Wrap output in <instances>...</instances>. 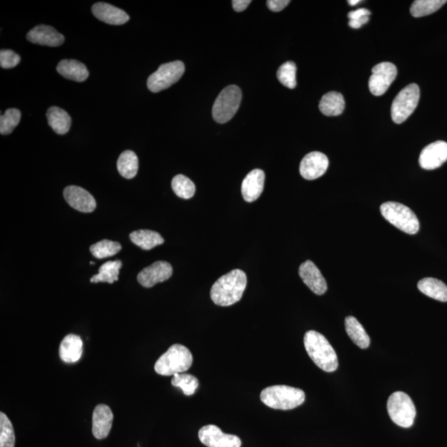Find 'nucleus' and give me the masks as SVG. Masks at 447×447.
I'll return each mask as SVG.
<instances>
[{
  "label": "nucleus",
  "instance_id": "7",
  "mask_svg": "<svg viewBox=\"0 0 447 447\" xmlns=\"http://www.w3.org/2000/svg\"><path fill=\"white\" fill-rule=\"evenodd\" d=\"M241 100L242 92L239 86L226 87L215 101L212 109L214 120L219 124L227 123L238 111Z\"/></svg>",
  "mask_w": 447,
  "mask_h": 447
},
{
  "label": "nucleus",
  "instance_id": "23",
  "mask_svg": "<svg viewBox=\"0 0 447 447\" xmlns=\"http://www.w3.org/2000/svg\"><path fill=\"white\" fill-rule=\"evenodd\" d=\"M417 288L426 296L442 302H447V286L437 278H423L417 284Z\"/></svg>",
  "mask_w": 447,
  "mask_h": 447
},
{
  "label": "nucleus",
  "instance_id": "3",
  "mask_svg": "<svg viewBox=\"0 0 447 447\" xmlns=\"http://www.w3.org/2000/svg\"><path fill=\"white\" fill-rule=\"evenodd\" d=\"M305 399V393L302 390L286 385L270 386L260 394L263 403L278 410H291L301 406Z\"/></svg>",
  "mask_w": 447,
  "mask_h": 447
},
{
  "label": "nucleus",
  "instance_id": "21",
  "mask_svg": "<svg viewBox=\"0 0 447 447\" xmlns=\"http://www.w3.org/2000/svg\"><path fill=\"white\" fill-rule=\"evenodd\" d=\"M82 353L83 341L81 337L74 334L67 335L59 348L61 360L67 364L77 362L82 358Z\"/></svg>",
  "mask_w": 447,
  "mask_h": 447
},
{
  "label": "nucleus",
  "instance_id": "12",
  "mask_svg": "<svg viewBox=\"0 0 447 447\" xmlns=\"http://www.w3.org/2000/svg\"><path fill=\"white\" fill-rule=\"evenodd\" d=\"M172 275V265L165 261H158L138 273V282L145 288L149 289L159 282L170 280Z\"/></svg>",
  "mask_w": 447,
  "mask_h": 447
},
{
  "label": "nucleus",
  "instance_id": "9",
  "mask_svg": "<svg viewBox=\"0 0 447 447\" xmlns=\"http://www.w3.org/2000/svg\"><path fill=\"white\" fill-rule=\"evenodd\" d=\"M185 73L184 63L175 61L165 63L147 79V88L154 93L167 89L178 82Z\"/></svg>",
  "mask_w": 447,
  "mask_h": 447
},
{
  "label": "nucleus",
  "instance_id": "8",
  "mask_svg": "<svg viewBox=\"0 0 447 447\" xmlns=\"http://www.w3.org/2000/svg\"><path fill=\"white\" fill-rule=\"evenodd\" d=\"M420 89L417 84L403 88L395 97L391 107V116L394 123L402 124L412 115L419 104Z\"/></svg>",
  "mask_w": 447,
  "mask_h": 447
},
{
  "label": "nucleus",
  "instance_id": "36",
  "mask_svg": "<svg viewBox=\"0 0 447 447\" xmlns=\"http://www.w3.org/2000/svg\"><path fill=\"white\" fill-rule=\"evenodd\" d=\"M21 112L17 109H8L0 117V134H10L19 124Z\"/></svg>",
  "mask_w": 447,
  "mask_h": 447
},
{
  "label": "nucleus",
  "instance_id": "37",
  "mask_svg": "<svg viewBox=\"0 0 447 447\" xmlns=\"http://www.w3.org/2000/svg\"><path fill=\"white\" fill-rule=\"evenodd\" d=\"M370 11L366 8H358L355 11L349 12L348 18L349 19V26L358 29L369 22Z\"/></svg>",
  "mask_w": 447,
  "mask_h": 447
},
{
  "label": "nucleus",
  "instance_id": "26",
  "mask_svg": "<svg viewBox=\"0 0 447 447\" xmlns=\"http://www.w3.org/2000/svg\"><path fill=\"white\" fill-rule=\"evenodd\" d=\"M345 330L354 343L361 349H367L370 345V338L367 334L365 328L358 322V320L349 316L345 318Z\"/></svg>",
  "mask_w": 447,
  "mask_h": 447
},
{
  "label": "nucleus",
  "instance_id": "1",
  "mask_svg": "<svg viewBox=\"0 0 447 447\" xmlns=\"http://www.w3.org/2000/svg\"><path fill=\"white\" fill-rule=\"evenodd\" d=\"M246 286V273L240 269H234L215 282L210 290V298L218 306H232L242 298Z\"/></svg>",
  "mask_w": 447,
  "mask_h": 447
},
{
  "label": "nucleus",
  "instance_id": "10",
  "mask_svg": "<svg viewBox=\"0 0 447 447\" xmlns=\"http://www.w3.org/2000/svg\"><path fill=\"white\" fill-rule=\"evenodd\" d=\"M397 67L391 62H381L372 69L370 78V91L375 96H381L397 77Z\"/></svg>",
  "mask_w": 447,
  "mask_h": 447
},
{
  "label": "nucleus",
  "instance_id": "38",
  "mask_svg": "<svg viewBox=\"0 0 447 447\" xmlns=\"http://www.w3.org/2000/svg\"><path fill=\"white\" fill-rule=\"evenodd\" d=\"M18 54L12 50H1L0 52V66L3 69H14L20 62Z\"/></svg>",
  "mask_w": 447,
  "mask_h": 447
},
{
  "label": "nucleus",
  "instance_id": "41",
  "mask_svg": "<svg viewBox=\"0 0 447 447\" xmlns=\"http://www.w3.org/2000/svg\"><path fill=\"white\" fill-rule=\"evenodd\" d=\"M348 3H349V6H355L358 3H361V1H360V0H349V1H348Z\"/></svg>",
  "mask_w": 447,
  "mask_h": 447
},
{
  "label": "nucleus",
  "instance_id": "20",
  "mask_svg": "<svg viewBox=\"0 0 447 447\" xmlns=\"http://www.w3.org/2000/svg\"><path fill=\"white\" fill-rule=\"evenodd\" d=\"M265 174L261 170H254L244 179L241 192L244 201H255L264 191Z\"/></svg>",
  "mask_w": 447,
  "mask_h": 447
},
{
  "label": "nucleus",
  "instance_id": "11",
  "mask_svg": "<svg viewBox=\"0 0 447 447\" xmlns=\"http://www.w3.org/2000/svg\"><path fill=\"white\" fill-rule=\"evenodd\" d=\"M198 437L208 447H240L241 440L237 436L224 433L216 425H206L200 429Z\"/></svg>",
  "mask_w": 447,
  "mask_h": 447
},
{
  "label": "nucleus",
  "instance_id": "13",
  "mask_svg": "<svg viewBox=\"0 0 447 447\" xmlns=\"http://www.w3.org/2000/svg\"><path fill=\"white\" fill-rule=\"evenodd\" d=\"M329 160L326 155L320 152H311L307 154L300 164V174L303 179L315 180L326 174Z\"/></svg>",
  "mask_w": 447,
  "mask_h": 447
},
{
  "label": "nucleus",
  "instance_id": "22",
  "mask_svg": "<svg viewBox=\"0 0 447 447\" xmlns=\"http://www.w3.org/2000/svg\"><path fill=\"white\" fill-rule=\"evenodd\" d=\"M57 70L63 77L77 82H85L89 77L86 66L77 60H62L59 62Z\"/></svg>",
  "mask_w": 447,
  "mask_h": 447
},
{
  "label": "nucleus",
  "instance_id": "25",
  "mask_svg": "<svg viewBox=\"0 0 447 447\" xmlns=\"http://www.w3.org/2000/svg\"><path fill=\"white\" fill-rule=\"evenodd\" d=\"M129 239L134 244L145 250H150L164 243L161 235L158 232L149 230L134 231L129 235Z\"/></svg>",
  "mask_w": 447,
  "mask_h": 447
},
{
  "label": "nucleus",
  "instance_id": "4",
  "mask_svg": "<svg viewBox=\"0 0 447 447\" xmlns=\"http://www.w3.org/2000/svg\"><path fill=\"white\" fill-rule=\"evenodd\" d=\"M192 362L191 352L183 345L175 344L160 356L155 363L154 370L156 373L163 376H174L191 368Z\"/></svg>",
  "mask_w": 447,
  "mask_h": 447
},
{
  "label": "nucleus",
  "instance_id": "18",
  "mask_svg": "<svg viewBox=\"0 0 447 447\" xmlns=\"http://www.w3.org/2000/svg\"><path fill=\"white\" fill-rule=\"evenodd\" d=\"M27 39L33 44L49 46H61L65 41L64 36L46 25H39L33 28L28 32Z\"/></svg>",
  "mask_w": 447,
  "mask_h": 447
},
{
  "label": "nucleus",
  "instance_id": "40",
  "mask_svg": "<svg viewBox=\"0 0 447 447\" xmlns=\"http://www.w3.org/2000/svg\"><path fill=\"white\" fill-rule=\"evenodd\" d=\"M250 3V0H234V1H232V6H233L234 10L236 12L246 10Z\"/></svg>",
  "mask_w": 447,
  "mask_h": 447
},
{
  "label": "nucleus",
  "instance_id": "16",
  "mask_svg": "<svg viewBox=\"0 0 447 447\" xmlns=\"http://www.w3.org/2000/svg\"><path fill=\"white\" fill-rule=\"evenodd\" d=\"M113 415L111 408L105 404H99L92 415V433L96 439H104L111 432Z\"/></svg>",
  "mask_w": 447,
  "mask_h": 447
},
{
  "label": "nucleus",
  "instance_id": "2",
  "mask_svg": "<svg viewBox=\"0 0 447 447\" xmlns=\"http://www.w3.org/2000/svg\"><path fill=\"white\" fill-rule=\"evenodd\" d=\"M304 345L311 361L320 370L331 373L338 368V358L334 348L320 333L307 331L304 336Z\"/></svg>",
  "mask_w": 447,
  "mask_h": 447
},
{
  "label": "nucleus",
  "instance_id": "31",
  "mask_svg": "<svg viewBox=\"0 0 447 447\" xmlns=\"http://www.w3.org/2000/svg\"><path fill=\"white\" fill-rule=\"evenodd\" d=\"M121 248L122 246L119 242L103 239L98 243L93 244L90 248V251L95 258L102 259L116 255L121 250Z\"/></svg>",
  "mask_w": 447,
  "mask_h": 447
},
{
  "label": "nucleus",
  "instance_id": "35",
  "mask_svg": "<svg viewBox=\"0 0 447 447\" xmlns=\"http://www.w3.org/2000/svg\"><path fill=\"white\" fill-rule=\"evenodd\" d=\"M14 427L6 414L0 412V447H15Z\"/></svg>",
  "mask_w": 447,
  "mask_h": 447
},
{
  "label": "nucleus",
  "instance_id": "29",
  "mask_svg": "<svg viewBox=\"0 0 447 447\" xmlns=\"http://www.w3.org/2000/svg\"><path fill=\"white\" fill-rule=\"evenodd\" d=\"M121 268L122 262L120 260L109 261V262L101 265L99 268V273L91 278V282L97 284V282H103L112 284L119 280V273Z\"/></svg>",
  "mask_w": 447,
  "mask_h": 447
},
{
  "label": "nucleus",
  "instance_id": "19",
  "mask_svg": "<svg viewBox=\"0 0 447 447\" xmlns=\"http://www.w3.org/2000/svg\"><path fill=\"white\" fill-rule=\"evenodd\" d=\"M92 12L97 19L108 24L122 25L129 20L127 12L107 3H95L92 6Z\"/></svg>",
  "mask_w": 447,
  "mask_h": 447
},
{
  "label": "nucleus",
  "instance_id": "34",
  "mask_svg": "<svg viewBox=\"0 0 447 447\" xmlns=\"http://www.w3.org/2000/svg\"><path fill=\"white\" fill-rule=\"evenodd\" d=\"M172 385L180 387L185 396H192L196 393L199 381L192 374H176L172 379Z\"/></svg>",
  "mask_w": 447,
  "mask_h": 447
},
{
  "label": "nucleus",
  "instance_id": "17",
  "mask_svg": "<svg viewBox=\"0 0 447 447\" xmlns=\"http://www.w3.org/2000/svg\"><path fill=\"white\" fill-rule=\"evenodd\" d=\"M299 275L303 282L316 295H323L327 292V284L322 273L314 263L310 260L301 264Z\"/></svg>",
  "mask_w": 447,
  "mask_h": 447
},
{
  "label": "nucleus",
  "instance_id": "6",
  "mask_svg": "<svg viewBox=\"0 0 447 447\" xmlns=\"http://www.w3.org/2000/svg\"><path fill=\"white\" fill-rule=\"evenodd\" d=\"M387 412L395 424L404 428H411L416 417V408L412 400L403 392H395L387 403Z\"/></svg>",
  "mask_w": 447,
  "mask_h": 447
},
{
  "label": "nucleus",
  "instance_id": "28",
  "mask_svg": "<svg viewBox=\"0 0 447 447\" xmlns=\"http://www.w3.org/2000/svg\"><path fill=\"white\" fill-rule=\"evenodd\" d=\"M118 171L125 179H132L138 174V159L133 151L126 150L120 156L117 162Z\"/></svg>",
  "mask_w": 447,
  "mask_h": 447
},
{
  "label": "nucleus",
  "instance_id": "5",
  "mask_svg": "<svg viewBox=\"0 0 447 447\" xmlns=\"http://www.w3.org/2000/svg\"><path fill=\"white\" fill-rule=\"evenodd\" d=\"M381 212L386 221L404 233L415 235L419 231V219L408 206L399 202L387 201L381 205Z\"/></svg>",
  "mask_w": 447,
  "mask_h": 447
},
{
  "label": "nucleus",
  "instance_id": "14",
  "mask_svg": "<svg viewBox=\"0 0 447 447\" xmlns=\"http://www.w3.org/2000/svg\"><path fill=\"white\" fill-rule=\"evenodd\" d=\"M447 161V143L437 141L425 147L420 154L419 164L426 170H434Z\"/></svg>",
  "mask_w": 447,
  "mask_h": 447
},
{
  "label": "nucleus",
  "instance_id": "30",
  "mask_svg": "<svg viewBox=\"0 0 447 447\" xmlns=\"http://www.w3.org/2000/svg\"><path fill=\"white\" fill-rule=\"evenodd\" d=\"M446 0H417L412 3L410 12L415 18L434 14L446 3Z\"/></svg>",
  "mask_w": 447,
  "mask_h": 447
},
{
  "label": "nucleus",
  "instance_id": "32",
  "mask_svg": "<svg viewBox=\"0 0 447 447\" xmlns=\"http://www.w3.org/2000/svg\"><path fill=\"white\" fill-rule=\"evenodd\" d=\"M172 188L176 195L183 199H190L196 192V185L184 175H176L172 181Z\"/></svg>",
  "mask_w": 447,
  "mask_h": 447
},
{
  "label": "nucleus",
  "instance_id": "33",
  "mask_svg": "<svg viewBox=\"0 0 447 447\" xmlns=\"http://www.w3.org/2000/svg\"><path fill=\"white\" fill-rule=\"evenodd\" d=\"M277 77L282 85L294 89L297 86V66L293 62H286L277 70Z\"/></svg>",
  "mask_w": 447,
  "mask_h": 447
},
{
  "label": "nucleus",
  "instance_id": "15",
  "mask_svg": "<svg viewBox=\"0 0 447 447\" xmlns=\"http://www.w3.org/2000/svg\"><path fill=\"white\" fill-rule=\"evenodd\" d=\"M67 203L75 210L84 213H91L96 208V201L90 192L77 185H70L63 192Z\"/></svg>",
  "mask_w": 447,
  "mask_h": 447
},
{
  "label": "nucleus",
  "instance_id": "24",
  "mask_svg": "<svg viewBox=\"0 0 447 447\" xmlns=\"http://www.w3.org/2000/svg\"><path fill=\"white\" fill-rule=\"evenodd\" d=\"M320 112L326 116H338L345 109V100L339 92L331 91L322 96L320 101Z\"/></svg>",
  "mask_w": 447,
  "mask_h": 447
},
{
  "label": "nucleus",
  "instance_id": "39",
  "mask_svg": "<svg viewBox=\"0 0 447 447\" xmlns=\"http://www.w3.org/2000/svg\"><path fill=\"white\" fill-rule=\"evenodd\" d=\"M290 3L289 0H268L267 6L270 10L280 12Z\"/></svg>",
  "mask_w": 447,
  "mask_h": 447
},
{
  "label": "nucleus",
  "instance_id": "27",
  "mask_svg": "<svg viewBox=\"0 0 447 447\" xmlns=\"http://www.w3.org/2000/svg\"><path fill=\"white\" fill-rule=\"evenodd\" d=\"M48 125L57 134L63 135L69 131L71 119L69 113L59 107H51L46 113Z\"/></svg>",
  "mask_w": 447,
  "mask_h": 447
}]
</instances>
